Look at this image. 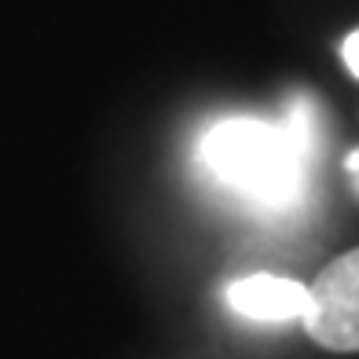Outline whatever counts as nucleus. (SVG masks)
I'll return each mask as SVG.
<instances>
[{"instance_id":"obj_1","label":"nucleus","mask_w":359,"mask_h":359,"mask_svg":"<svg viewBox=\"0 0 359 359\" xmlns=\"http://www.w3.org/2000/svg\"><path fill=\"white\" fill-rule=\"evenodd\" d=\"M202 158L220 184L264 205H286L304 184V140L260 118H227L209 128Z\"/></svg>"},{"instance_id":"obj_4","label":"nucleus","mask_w":359,"mask_h":359,"mask_svg":"<svg viewBox=\"0 0 359 359\" xmlns=\"http://www.w3.org/2000/svg\"><path fill=\"white\" fill-rule=\"evenodd\" d=\"M341 59H345V67H348V74L359 81V29L355 34H348L345 37V44H341Z\"/></svg>"},{"instance_id":"obj_2","label":"nucleus","mask_w":359,"mask_h":359,"mask_svg":"<svg viewBox=\"0 0 359 359\" xmlns=\"http://www.w3.org/2000/svg\"><path fill=\"white\" fill-rule=\"evenodd\" d=\"M304 330L326 352H359V246L334 257L308 286Z\"/></svg>"},{"instance_id":"obj_3","label":"nucleus","mask_w":359,"mask_h":359,"mask_svg":"<svg viewBox=\"0 0 359 359\" xmlns=\"http://www.w3.org/2000/svg\"><path fill=\"white\" fill-rule=\"evenodd\" d=\"M224 297L231 304V312L238 316L275 323V319L304 316L308 286L293 283V279H279V275H250V279H235Z\"/></svg>"},{"instance_id":"obj_5","label":"nucleus","mask_w":359,"mask_h":359,"mask_svg":"<svg viewBox=\"0 0 359 359\" xmlns=\"http://www.w3.org/2000/svg\"><path fill=\"white\" fill-rule=\"evenodd\" d=\"M345 172L352 176V187H355V194H359V151H352V154L345 158Z\"/></svg>"}]
</instances>
